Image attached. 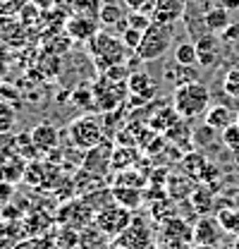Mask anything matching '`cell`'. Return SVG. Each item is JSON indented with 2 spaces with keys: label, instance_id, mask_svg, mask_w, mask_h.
I'll return each instance as SVG.
<instances>
[{
  "label": "cell",
  "instance_id": "obj_1",
  "mask_svg": "<svg viewBox=\"0 0 239 249\" xmlns=\"http://www.w3.org/2000/svg\"><path fill=\"white\" fill-rule=\"evenodd\" d=\"M86 51H89V58L93 62V67L103 74L105 70L115 67L127 62V46L122 43L118 34L113 31H98L89 43H86Z\"/></svg>",
  "mask_w": 239,
  "mask_h": 249
},
{
  "label": "cell",
  "instance_id": "obj_2",
  "mask_svg": "<svg viewBox=\"0 0 239 249\" xmlns=\"http://www.w3.org/2000/svg\"><path fill=\"white\" fill-rule=\"evenodd\" d=\"M210 91L206 84L196 82H187L179 84L172 91V108L177 110V115L182 120H196L201 115H206L210 106Z\"/></svg>",
  "mask_w": 239,
  "mask_h": 249
},
{
  "label": "cell",
  "instance_id": "obj_3",
  "mask_svg": "<svg viewBox=\"0 0 239 249\" xmlns=\"http://www.w3.org/2000/svg\"><path fill=\"white\" fill-rule=\"evenodd\" d=\"M65 134L77 151L86 154L103 142V120L96 118V115H79L67 124Z\"/></svg>",
  "mask_w": 239,
  "mask_h": 249
},
{
  "label": "cell",
  "instance_id": "obj_4",
  "mask_svg": "<svg viewBox=\"0 0 239 249\" xmlns=\"http://www.w3.org/2000/svg\"><path fill=\"white\" fill-rule=\"evenodd\" d=\"M175 38V24H160V22H151V27L144 31L141 46L137 48V55L141 62H155L160 60L168 48L172 46Z\"/></svg>",
  "mask_w": 239,
  "mask_h": 249
},
{
  "label": "cell",
  "instance_id": "obj_5",
  "mask_svg": "<svg viewBox=\"0 0 239 249\" xmlns=\"http://www.w3.org/2000/svg\"><path fill=\"white\" fill-rule=\"evenodd\" d=\"M91 89H93V98H96V110H101V113L118 110L127 98V91H129L127 82H110L103 74L96 79V84Z\"/></svg>",
  "mask_w": 239,
  "mask_h": 249
},
{
  "label": "cell",
  "instance_id": "obj_6",
  "mask_svg": "<svg viewBox=\"0 0 239 249\" xmlns=\"http://www.w3.org/2000/svg\"><path fill=\"white\" fill-rule=\"evenodd\" d=\"M132 220H134V216H132L129 209H124V206H120V204H110V206L101 209V211L93 216V225H96L98 230H103L108 237H118V235H122V232L127 230V225H129Z\"/></svg>",
  "mask_w": 239,
  "mask_h": 249
},
{
  "label": "cell",
  "instance_id": "obj_7",
  "mask_svg": "<svg viewBox=\"0 0 239 249\" xmlns=\"http://www.w3.org/2000/svg\"><path fill=\"white\" fill-rule=\"evenodd\" d=\"M151 240H153V232L151 228L141 220V218H134L127 230L115 237L113 247L118 249H151Z\"/></svg>",
  "mask_w": 239,
  "mask_h": 249
},
{
  "label": "cell",
  "instance_id": "obj_8",
  "mask_svg": "<svg viewBox=\"0 0 239 249\" xmlns=\"http://www.w3.org/2000/svg\"><path fill=\"white\" fill-rule=\"evenodd\" d=\"M93 216H96V213H93V209L84 201V196H79V199L67 201V204L60 209L58 220L60 223H67V228H69V230H72V228H77V232H79V230L89 228L91 223H93Z\"/></svg>",
  "mask_w": 239,
  "mask_h": 249
},
{
  "label": "cell",
  "instance_id": "obj_9",
  "mask_svg": "<svg viewBox=\"0 0 239 249\" xmlns=\"http://www.w3.org/2000/svg\"><path fill=\"white\" fill-rule=\"evenodd\" d=\"M27 165H29V160L22 158L17 151L0 154V182H10V185L22 182L27 175Z\"/></svg>",
  "mask_w": 239,
  "mask_h": 249
},
{
  "label": "cell",
  "instance_id": "obj_10",
  "mask_svg": "<svg viewBox=\"0 0 239 249\" xmlns=\"http://www.w3.org/2000/svg\"><path fill=\"white\" fill-rule=\"evenodd\" d=\"M82 168L93 170L98 175H105L108 170H113V144L110 142H101L98 146L86 151L84 158H82Z\"/></svg>",
  "mask_w": 239,
  "mask_h": 249
},
{
  "label": "cell",
  "instance_id": "obj_11",
  "mask_svg": "<svg viewBox=\"0 0 239 249\" xmlns=\"http://www.w3.org/2000/svg\"><path fill=\"white\" fill-rule=\"evenodd\" d=\"M101 31V22L96 17H82V15H72L65 24V34L72 41H84L89 43L91 38Z\"/></svg>",
  "mask_w": 239,
  "mask_h": 249
},
{
  "label": "cell",
  "instance_id": "obj_12",
  "mask_svg": "<svg viewBox=\"0 0 239 249\" xmlns=\"http://www.w3.org/2000/svg\"><path fill=\"white\" fill-rule=\"evenodd\" d=\"M127 89L134 96L132 103H146V101H153V98H155L158 84L153 82V77L146 74V72H132L129 79H127Z\"/></svg>",
  "mask_w": 239,
  "mask_h": 249
},
{
  "label": "cell",
  "instance_id": "obj_13",
  "mask_svg": "<svg viewBox=\"0 0 239 249\" xmlns=\"http://www.w3.org/2000/svg\"><path fill=\"white\" fill-rule=\"evenodd\" d=\"M31 139H34V144H36V149L43 154H51V151H55L58 149V142H60V129L55 124L51 123H38L34 129L29 132Z\"/></svg>",
  "mask_w": 239,
  "mask_h": 249
},
{
  "label": "cell",
  "instance_id": "obj_14",
  "mask_svg": "<svg viewBox=\"0 0 239 249\" xmlns=\"http://www.w3.org/2000/svg\"><path fill=\"white\" fill-rule=\"evenodd\" d=\"M160 237L165 240V245H172V242H194V230L179 220V218H170V220H163L160 225Z\"/></svg>",
  "mask_w": 239,
  "mask_h": 249
},
{
  "label": "cell",
  "instance_id": "obj_15",
  "mask_svg": "<svg viewBox=\"0 0 239 249\" xmlns=\"http://www.w3.org/2000/svg\"><path fill=\"white\" fill-rule=\"evenodd\" d=\"M74 182V192L77 196H86V194H93L98 189H105V175H98L93 170H86V168H79L77 175L72 178Z\"/></svg>",
  "mask_w": 239,
  "mask_h": 249
},
{
  "label": "cell",
  "instance_id": "obj_16",
  "mask_svg": "<svg viewBox=\"0 0 239 249\" xmlns=\"http://www.w3.org/2000/svg\"><path fill=\"white\" fill-rule=\"evenodd\" d=\"M184 12V0H155L151 19L160 24H175Z\"/></svg>",
  "mask_w": 239,
  "mask_h": 249
},
{
  "label": "cell",
  "instance_id": "obj_17",
  "mask_svg": "<svg viewBox=\"0 0 239 249\" xmlns=\"http://www.w3.org/2000/svg\"><path fill=\"white\" fill-rule=\"evenodd\" d=\"M196 58H199V65L201 67H213L218 58H220V43L215 38V34H204L196 38Z\"/></svg>",
  "mask_w": 239,
  "mask_h": 249
},
{
  "label": "cell",
  "instance_id": "obj_18",
  "mask_svg": "<svg viewBox=\"0 0 239 249\" xmlns=\"http://www.w3.org/2000/svg\"><path fill=\"white\" fill-rule=\"evenodd\" d=\"M220 230H222V225H220L218 218L204 216L196 223V228H194V242L196 245H210V247H215L220 242Z\"/></svg>",
  "mask_w": 239,
  "mask_h": 249
},
{
  "label": "cell",
  "instance_id": "obj_19",
  "mask_svg": "<svg viewBox=\"0 0 239 249\" xmlns=\"http://www.w3.org/2000/svg\"><path fill=\"white\" fill-rule=\"evenodd\" d=\"M232 123H237V113H232L227 106H210L208 110H206V115H204V124H208L213 127L215 132H222V129H227Z\"/></svg>",
  "mask_w": 239,
  "mask_h": 249
},
{
  "label": "cell",
  "instance_id": "obj_20",
  "mask_svg": "<svg viewBox=\"0 0 239 249\" xmlns=\"http://www.w3.org/2000/svg\"><path fill=\"white\" fill-rule=\"evenodd\" d=\"M110 189H113V199H115V204L124 206V209H129V211L139 209L141 201H144V189H139V187L113 185Z\"/></svg>",
  "mask_w": 239,
  "mask_h": 249
},
{
  "label": "cell",
  "instance_id": "obj_21",
  "mask_svg": "<svg viewBox=\"0 0 239 249\" xmlns=\"http://www.w3.org/2000/svg\"><path fill=\"white\" fill-rule=\"evenodd\" d=\"M177 120H182L177 115V110L172 108V106H163V108H158L153 115H149V127L153 129V132H158V134H165L172 124L177 123Z\"/></svg>",
  "mask_w": 239,
  "mask_h": 249
},
{
  "label": "cell",
  "instance_id": "obj_22",
  "mask_svg": "<svg viewBox=\"0 0 239 249\" xmlns=\"http://www.w3.org/2000/svg\"><path fill=\"white\" fill-rule=\"evenodd\" d=\"M232 22H230V12L225 7H210L204 12V27L208 34H222Z\"/></svg>",
  "mask_w": 239,
  "mask_h": 249
},
{
  "label": "cell",
  "instance_id": "obj_23",
  "mask_svg": "<svg viewBox=\"0 0 239 249\" xmlns=\"http://www.w3.org/2000/svg\"><path fill=\"white\" fill-rule=\"evenodd\" d=\"M105 245H108V235L98 230L93 223L89 228L79 230V245H77L79 249H105Z\"/></svg>",
  "mask_w": 239,
  "mask_h": 249
},
{
  "label": "cell",
  "instance_id": "obj_24",
  "mask_svg": "<svg viewBox=\"0 0 239 249\" xmlns=\"http://www.w3.org/2000/svg\"><path fill=\"white\" fill-rule=\"evenodd\" d=\"M165 82H170L172 87L187 84V82H196V70L194 67H184V65H170L165 70Z\"/></svg>",
  "mask_w": 239,
  "mask_h": 249
},
{
  "label": "cell",
  "instance_id": "obj_25",
  "mask_svg": "<svg viewBox=\"0 0 239 249\" xmlns=\"http://www.w3.org/2000/svg\"><path fill=\"white\" fill-rule=\"evenodd\" d=\"M15 151L22 156V158H27V160H38L41 158V151L36 149V144H34L29 132L15 134Z\"/></svg>",
  "mask_w": 239,
  "mask_h": 249
},
{
  "label": "cell",
  "instance_id": "obj_26",
  "mask_svg": "<svg viewBox=\"0 0 239 249\" xmlns=\"http://www.w3.org/2000/svg\"><path fill=\"white\" fill-rule=\"evenodd\" d=\"M134 163H137V146H118L113 151V170L115 173L129 170Z\"/></svg>",
  "mask_w": 239,
  "mask_h": 249
},
{
  "label": "cell",
  "instance_id": "obj_27",
  "mask_svg": "<svg viewBox=\"0 0 239 249\" xmlns=\"http://www.w3.org/2000/svg\"><path fill=\"white\" fill-rule=\"evenodd\" d=\"M122 19H124V17H122V7H120L118 2L105 0V2L101 5V12H98V22H101V27H118Z\"/></svg>",
  "mask_w": 239,
  "mask_h": 249
},
{
  "label": "cell",
  "instance_id": "obj_28",
  "mask_svg": "<svg viewBox=\"0 0 239 249\" xmlns=\"http://www.w3.org/2000/svg\"><path fill=\"white\" fill-rule=\"evenodd\" d=\"M69 103H72L74 108H79V110H96L93 89L86 87V84H82L79 89H74V91L69 93Z\"/></svg>",
  "mask_w": 239,
  "mask_h": 249
},
{
  "label": "cell",
  "instance_id": "obj_29",
  "mask_svg": "<svg viewBox=\"0 0 239 249\" xmlns=\"http://www.w3.org/2000/svg\"><path fill=\"white\" fill-rule=\"evenodd\" d=\"M163 137H165L168 142H172L175 146H182V144L189 146V142H191V129L187 127V120H177Z\"/></svg>",
  "mask_w": 239,
  "mask_h": 249
},
{
  "label": "cell",
  "instance_id": "obj_30",
  "mask_svg": "<svg viewBox=\"0 0 239 249\" xmlns=\"http://www.w3.org/2000/svg\"><path fill=\"white\" fill-rule=\"evenodd\" d=\"M146 175L144 173H137V170H122V173H118L115 178H113V185H122V187H139V189H144V185H146Z\"/></svg>",
  "mask_w": 239,
  "mask_h": 249
},
{
  "label": "cell",
  "instance_id": "obj_31",
  "mask_svg": "<svg viewBox=\"0 0 239 249\" xmlns=\"http://www.w3.org/2000/svg\"><path fill=\"white\" fill-rule=\"evenodd\" d=\"M175 62H177V65H184V67H194V65H199L196 46H194V43H179L177 48H175Z\"/></svg>",
  "mask_w": 239,
  "mask_h": 249
},
{
  "label": "cell",
  "instance_id": "obj_32",
  "mask_svg": "<svg viewBox=\"0 0 239 249\" xmlns=\"http://www.w3.org/2000/svg\"><path fill=\"white\" fill-rule=\"evenodd\" d=\"M189 199H191L194 209H196L199 213H204V216H206L210 209H213V194H210L206 187H199V189H194Z\"/></svg>",
  "mask_w": 239,
  "mask_h": 249
},
{
  "label": "cell",
  "instance_id": "obj_33",
  "mask_svg": "<svg viewBox=\"0 0 239 249\" xmlns=\"http://www.w3.org/2000/svg\"><path fill=\"white\" fill-rule=\"evenodd\" d=\"M101 5H103L101 0H72V12L82 15V17H96L98 19Z\"/></svg>",
  "mask_w": 239,
  "mask_h": 249
},
{
  "label": "cell",
  "instance_id": "obj_34",
  "mask_svg": "<svg viewBox=\"0 0 239 249\" xmlns=\"http://www.w3.org/2000/svg\"><path fill=\"white\" fill-rule=\"evenodd\" d=\"M17 123V110L15 106H10V101H2L0 98V134L2 132H10Z\"/></svg>",
  "mask_w": 239,
  "mask_h": 249
},
{
  "label": "cell",
  "instance_id": "obj_35",
  "mask_svg": "<svg viewBox=\"0 0 239 249\" xmlns=\"http://www.w3.org/2000/svg\"><path fill=\"white\" fill-rule=\"evenodd\" d=\"M218 220H220L222 230H227V232H232V235H239V211L237 209L220 211V213H218Z\"/></svg>",
  "mask_w": 239,
  "mask_h": 249
},
{
  "label": "cell",
  "instance_id": "obj_36",
  "mask_svg": "<svg viewBox=\"0 0 239 249\" xmlns=\"http://www.w3.org/2000/svg\"><path fill=\"white\" fill-rule=\"evenodd\" d=\"M220 134H222V144H225V149L239 156V123H232L227 129H222Z\"/></svg>",
  "mask_w": 239,
  "mask_h": 249
},
{
  "label": "cell",
  "instance_id": "obj_37",
  "mask_svg": "<svg viewBox=\"0 0 239 249\" xmlns=\"http://www.w3.org/2000/svg\"><path fill=\"white\" fill-rule=\"evenodd\" d=\"M120 38H122V43L127 46V51H132V53H137V48L141 46V38H144V31L132 29V27H124V29H122V34H120Z\"/></svg>",
  "mask_w": 239,
  "mask_h": 249
},
{
  "label": "cell",
  "instance_id": "obj_38",
  "mask_svg": "<svg viewBox=\"0 0 239 249\" xmlns=\"http://www.w3.org/2000/svg\"><path fill=\"white\" fill-rule=\"evenodd\" d=\"M222 91L227 93L230 98L239 101V67L230 70V72L225 74V79H222Z\"/></svg>",
  "mask_w": 239,
  "mask_h": 249
},
{
  "label": "cell",
  "instance_id": "obj_39",
  "mask_svg": "<svg viewBox=\"0 0 239 249\" xmlns=\"http://www.w3.org/2000/svg\"><path fill=\"white\" fill-rule=\"evenodd\" d=\"M124 19H127V27L139 29V31H146L151 27V22H153L149 15H144V12H129Z\"/></svg>",
  "mask_w": 239,
  "mask_h": 249
},
{
  "label": "cell",
  "instance_id": "obj_40",
  "mask_svg": "<svg viewBox=\"0 0 239 249\" xmlns=\"http://www.w3.org/2000/svg\"><path fill=\"white\" fill-rule=\"evenodd\" d=\"M129 74H132V70L127 67V62L115 65V67H110V70H105V72H103V77H108L110 82H127V79H129Z\"/></svg>",
  "mask_w": 239,
  "mask_h": 249
},
{
  "label": "cell",
  "instance_id": "obj_41",
  "mask_svg": "<svg viewBox=\"0 0 239 249\" xmlns=\"http://www.w3.org/2000/svg\"><path fill=\"white\" fill-rule=\"evenodd\" d=\"M24 5H27V0H0V17H12Z\"/></svg>",
  "mask_w": 239,
  "mask_h": 249
},
{
  "label": "cell",
  "instance_id": "obj_42",
  "mask_svg": "<svg viewBox=\"0 0 239 249\" xmlns=\"http://www.w3.org/2000/svg\"><path fill=\"white\" fill-rule=\"evenodd\" d=\"M124 5H127L132 12H144V15H149L151 17L155 0H124Z\"/></svg>",
  "mask_w": 239,
  "mask_h": 249
},
{
  "label": "cell",
  "instance_id": "obj_43",
  "mask_svg": "<svg viewBox=\"0 0 239 249\" xmlns=\"http://www.w3.org/2000/svg\"><path fill=\"white\" fill-rule=\"evenodd\" d=\"M7 151H15V134L2 132L0 134V154H7Z\"/></svg>",
  "mask_w": 239,
  "mask_h": 249
},
{
  "label": "cell",
  "instance_id": "obj_44",
  "mask_svg": "<svg viewBox=\"0 0 239 249\" xmlns=\"http://www.w3.org/2000/svg\"><path fill=\"white\" fill-rule=\"evenodd\" d=\"M220 38H222V41H227V43H235V41L239 38V24H230L227 29L220 34Z\"/></svg>",
  "mask_w": 239,
  "mask_h": 249
},
{
  "label": "cell",
  "instance_id": "obj_45",
  "mask_svg": "<svg viewBox=\"0 0 239 249\" xmlns=\"http://www.w3.org/2000/svg\"><path fill=\"white\" fill-rule=\"evenodd\" d=\"M29 2H34L38 10H43V12H48V10H53V7H58L60 0H29Z\"/></svg>",
  "mask_w": 239,
  "mask_h": 249
},
{
  "label": "cell",
  "instance_id": "obj_46",
  "mask_svg": "<svg viewBox=\"0 0 239 249\" xmlns=\"http://www.w3.org/2000/svg\"><path fill=\"white\" fill-rule=\"evenodd\" d=\"M7 196H12V185L10 182H0V201H5Z\"/></svg>",
  "mask_w": 239,
  "mask_h": 249
},
{
  "label": "cell",
  "instance_id": "obj_47",
  "mask_svg": "<svg viewBox=\"0 0 239 249\" xmlns=\"http://www.w3.org/2000/svg\"><path fill=\"white\" fill-rule=\"evenodd\" d=\"M220 7H225L227 12H232V10H239V0H220Z\"/></svg>",
  "mask_w": 239,
  "mask_h": 249
},
{
  "label": "cell",
  "instance_id": "obj_48",
  "mask_svg": "<svg viewBox=\"0 0 239 249\" xmlns=\"http://www.w3.org/2000/svg\"><path fill=\"white\" fill-rule=\"evenodd\" d=\"M5 70H7V65H5V58H2V55H0V77H2V74H5Z\"/></svg>",
  "mask_w": 239,
  "mask_h": 249
},
{
  "label": "cell",
  "instance_id": "obj_49",
  "mask_svg": "<svg viewBox=\"0 0 239 249\" xmlns=\"http://www.w3.org/2000/svg\"><path fill=\"white\" fill-rule=\"evenodd\" d=\"M237 123H239V113H237Z\"/></svg>",
  "mask_w": 239,
  "mask_h": 249
},
{
  "label": "cell",
  "instance_id": "obj_50",
  "mask_svg": "<svg viewBox=\"0 0 239 249\" xmlns=\"http://www.w3.org/2000/svg\"><path fill=\"white\" fill-rule=\"evenodd\" d=\"M113 249H118V247H113Z\"/></svg>",
  "mask_w": 239,
  "mask_h": 249
},
{
  "label": "cell",
  "instance_id": "obj_51",
  "mask_svg": "<svg viewBox=\"0 0 239 249\" xmlns=\"http://www.w3.org/2000/svg\"><path fill=\"white\" fill-rule=\"evenodd\" d=\"M0 87H2V84H0Z\"/></svg>",
  "mask_w": 239,
  "mask_h": 249
}]
</instances>
